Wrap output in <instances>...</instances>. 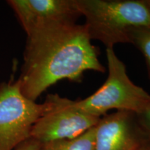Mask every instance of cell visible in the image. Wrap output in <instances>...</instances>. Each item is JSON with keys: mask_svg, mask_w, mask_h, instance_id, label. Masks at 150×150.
<instances>
[{"mask_svg": "<svg viewBox=\"0 0 150 150\" xmlns=\"http://www.w3.org/2000/svg\"><path fill=\"white\" fill-rule=\"evenodd\" d=\"M129 43L141 52L145 60L147 73L150 79V28H135L129 35Z\"/></svg>", "mask_w": 150, "mask_h": 150, "instance_id": "obj_9", "label": "cell"}, {"mask_svg": "<svg viewBox=\"0 0 150 150\" xmlns=\"http://www.w3.org/2000/svg\"><path fill=\"white\" fill-rule=\"evenodd\" d=\"M138 150H150V139H147Z\"/></svg>", "mask_w": 150, "mask_h": 150, "instance_id": "obj_12", "label": "cell"}, {"mask_svg": "<svg viewBox=\"0 0 150 150\" xmlns=\"http://www.w3.org/2000/svg\"><path fill=\"white\" fill-rule=\"evenodd\" d=\"M146 2H147V4H148V6H149V7L150 8V0H146Z\"/></svg>", "mask_w": 150, "mask_h": 150, "instance_id": "obj_13", "label": "cell"}, {"mask_svg": "<svg viewBox=\"0 0 150 150\" xmlns=\"http://www.w3.org/2000/svg\"><path fill=\"white\" fill-rule=\"evenodd\" d=\"M147 139L136 114L116 111L101 117L95 127L94 150H138Z\"/></svg>", "mask_w": 150, "mask_h": 150, "instance_id": "obj_7", "label": "cell"}, {"mask_svg": "<svg viewBox=\"0 0 150 150\" xmlns=\"http://www.w3.org/2000/svg\"><path fill=\"white\" fill-rule=\"evenodd\" d=\"M108 76L99 88L85 99L75 101L82 111L102 117L110 110L140 114L150 106V95L129 79L126 65L113 48H106Z\"/></svg>", "mask_w": 150, "mask_h": 150, "instance_id": "obj_3", "label": "cell"}, {"mask_svg": "<svg viewBox=\"0 0 150 150\" xmlns=\"http://www.w3.org/2000/svg\"><path fill=\"white\" fill-rule=\"evenodd\" d=\"M95 127L72 139L53 140L40 143L38 150H94Z\"/></svg>", "mask_w": 150, "mask_h": 150, "instance_id": "obj_8", "label": "cell"}, {"mask_svg": "<svg viewBox=\"0 0 150 150\" xmlns=\"http://www.w3.org/2000/svg\"><path fill=\"white\" fill-rule=\"evenodd\" d=\"M44 102L45 111L31 132V138L40 143L75 138L96 126L100 120L78 108L75 101L59 94H49Z\"/></svg>", "mask_w": 150, "mask_h": 150, "instance_id": "obj_5", "label": "cell"}, {"mask_svg": "<svg viewBox=\"0 0 150 150\" xmlns=\"http://www.w3.org/2000/svg\"><path fill=\"white\" fill-rule=\"evenodd\" d=\"M40 146V142L32 138L20 144L15 150H38Z\"/></svg>", "mask_w": 150, "mask_h": 150, "instance_id": "obj_11", "label": "cell"}, {"mask_svg": "<svg viewBox=\"0 0 150 150\" xmlns=\"http://www.w3.org/2000/svg\"><path fill=\"white\" fill-rule=\"evenodd\" d=\"M137 121L148 139H150V106L145 111L136 115Z\"/></svg>", "mask_w": 150, "mask_h": 150, "instance_id": "obj_10", "label": "cell"}, {"mask_svg": "<svg viewBox=\"0 0 150 150\" xmlns=\"http://www.w3.org/2000/svg\"><path fill=\"white\" fill-rule=\"evenodd\" d=\"M26 34L38 28L55 23H76L81 14L76 0H8Z\"/></svg>", "mask_w": 150, "mask_h": 150, "instance_id": "obj_6", "label": "cell"}, {"mask_svg": "<svg viewBox=\"0 0 150 150\" xmlns=\"http://www.w3.org/2000/svg\"><path fill=\"white\" fill-rule=\"evenodd\" d=\"M27 38L18 79L22 93L31 100L61 80L81 82L86 71L106 72L84 24H49Z\"/></svg>", "mask_w": 150, "mask_h": 150, "instance_id": "obj_1", "label": "cell"}, {"mask_svg": "<svg viewBox=\"0 0 150 150\" xmlns=\"http://www.w3.org/2000/svg\"><path fill=\"white\" fill-rule=\"evenodd\" d=\"M45 107L24 96L19 79L0 84V150H15L31 138Z\"/></svg>", "mask_w": 150, "mask_h": 150, "instance_id": "obj_4", "label": "cell"}, {"mask_svg": "<svg viewBox=\"0 0 150 150\" xmlns=\"http://www.w3.org/2000/svg\"><path fill=\"white\" fill-rule=\"evenodd\" d=\"M90 38L106 48L129 43L135 28H150V8L146 0H76Z\"/></svg>", "mask_w": 150, "mask_h": 150, "instance_id": "obj_2", "label": "cell"}]
</instances>
